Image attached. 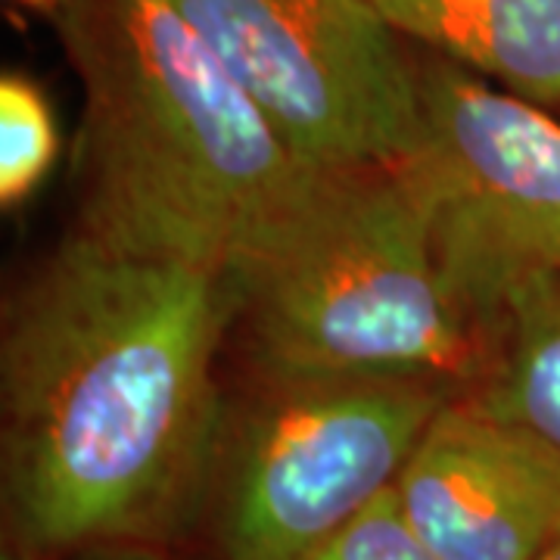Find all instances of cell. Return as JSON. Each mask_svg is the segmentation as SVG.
<instances>
[{
    "instance_id": "cell-1",
    "label": "cell",
    "mask_w": 560,
    "mask_h": 560,
    "mask_svg": "<svg viewBox=\"0 0 560 560\" xmlns=\"http://www.w3.org/2000/svg\"><path fill=\"white\" fill-rule=\"evenodd\" d=\"M228 271L84 231L22 280L0 340L3 499L40 555L162 548L212 495L228 408Z\"/></svg>"
},
{
    "instance_id": "cell-2",
    "label": "cell",
    "mask_w": 560,
    "mask_h": 560,
    "mask_svg": "<svg viewBox=\"0 0 560 560\" xmlns=\"http://www.w3.org/2000/svg\"><path fill=\"white\" fill-rule=\"evenodd\" d=\"M79 231L234 275L318 168L293 156L175 0H72Z\"/></svg>"
},
{
    "instance_id": "cell-3",
    "label": "cell",
    "mask_w": 560,
    "mask_h": 560,
    "mask_svg": "<svg viewBox=\"0 0 560 560\" xmlns=\"http://www.w3.org/2000/svg\"><path fill=\"white\" fill-rule=\"evenodd\" d=\"M265 381L477 393L495 349L452 300L399 168H318L234 268Z\"/></svg>"
},
{
    "instance_id": "cell-4",
    "label": "cell",
    "mask_w": 560,
    "mask_h": 560,
    "mask_svg": "<svg viewBox=\"0 0 560 560\" xmlns=\"http://www.w3.org/2000/svg\"><path fill=\"white\" fill-rule=\"evenodd\" d=\"M411 57L420 140L399 172L445 290L499 355L514 305L560 280V113L436 54Z\"/></svg>"
},
{
    "instance_id": "cell-5",
    "label": "cell",
    "mask_w": 560,
    "mask_h": 560,
    "mask_svg": "<svg viewBox=\"0 0 560 560\" xmlns=\"http://www.w3.org/2000/svg\"><path fill=\"white\" fill-rule=\"evenodd\" d=\"M452 399L418 381H265L228 415L209 495L221 560L315 551L396 486Z\"/></svg>"
},
{
    "instance_id": "cell-6",
    "label": "cell",
    "mask_w": 560,
    "mask_h": 560,
    "mask_svg": "<svg viewBox=\"0 0 560 560\" xmlns=\"http://www.w3.org/2000/svg\"><path fill=\"white\" fill-rule=\"evenodd\" d=\"M312 168H399L418 150L415 57L368 0H175Z\"/></svg>"
},
{
    "instance_id": "cell-7",
    "label": "cell",
    "mask_w": 560,
    "mask_h": 560,
    "mask_svg": "<svg viewBox=\"0 0 560 560\" xmlns=\"http://www.w3.org/2000/svg\"><path fill=\"white\" fill-rule=\"evenodd\" d=\"M393 489L433 560H539L560 536V452L470 399L430 420Z\"/></svg>"
},
{
    "instance_id": "cell-8",
    "label": "cell",
    "mask_w": 560,
    "mask_h": 560,
    "mask_svg": "<svg viewBox=\"0 0 560 560\" xmlns=\"http://www.w3.org/2000/svg\"><path fill=\"white\" fill-rule=\"evenodd\" d=\"M401 40L560 113V0H368Z\"/></svg>"
},
{
    "instance_id": "cell-9",
    "label": "cell",
    "mask_w": 560,
    "mask_h": 560,
    "mask_svg": "<svg viewBox=\"0 0 560 560\" xmlns=\"http://www.w3.org/2000/svg\"><path fill=\"white\" fill-rule=\"evenodd\" d=\"M464 399L529 427L560 452V280L514 305L492 374Z\"/></svg>"
},
{
    "instance_id": "cell-10",
    "label": "cell",
    "mask_w": 560,
    "mask_h": 560,
    "mask_svg": "<svg viewBox=\"0 0 560 560\" xmlns=\"http://www.w3.org/2000/svg\"><path fill=\"white\" fill-rule=\"evenodd\" d=\"M60 156V128L38 81L22 72L0 79V202L16 209L28 200Z\"/></svg>"
},
{
    "instance_id": "cell-11",
    "label": "cell",
    "mask_w": 560,
    "mask_h": 560,
    "mask_svg": "<svg viewBox=\"0 0 560 560\" xmlns=\"http://www.w3.org/2000/svg\"><path fill=\"white\" fill-rule=\"evenodd\" d=\"M302 560H433L401 514L396 489Z\"/></svg>"
},
{
    "instance_id": "cell-12",
    "label": "cell",
    "mask_w": 560,
    "mask_h": 560,
    "mask_svg": "<svg viewBox=\"0 0 560 560\" xmlns=\"http://www.w3.org/2000/svg\"><path fill=\"white\" fill-rule=\"evenodd\" d=\"M79 560H162L160 548H97L75 555Z\"/></svg>"
},
{
    "instance_id": "cell-13",
    "label": "cell",
    "mask_w": 560,
    "mask_h": 560,
    "mask_svg": "<svg viewBox=\"0 0 560 560\" xmlns=\"http://www.w3.org/2000/svg\"><path fill=\"white\" fill-rule=\"evenodd\" d=\"M20 7H25V10H32V13H40V16H47V20H60L62 10L72 3V0H16Z\"/></svg>"
},
{
    "instance_id": "cell-14",
    "label": "cell",
    "mask_w": 560,
    "mask_h": 560,
    "mask_svg": "<svg viewBox=\"0 0 560 560\" xmlns=\"http://www.w3.org/2000/svg\"><path fill=\"white\" fill-rule=\"evenodd\" d=\"M0 560H57V558H50V555H40V551L28 548V545L13 541V545H7V548H3V558Z\"/></svg>"
},
{
    "instance_id": "cell-15",
    "label": "cell",
    "mask_w": 560,
    "mask_h": 560,
    "mask_svg": "<svg viewBox=\"0 0 560 560\" xmlns=\"http://www.w3.org/2000/svg\"><path fill=\"white\" fill-rule=\"evenodd\" d=\"M539 560H560V536L551 541V548H548V551H545Z\"/></svg>"
}]
</instances>
